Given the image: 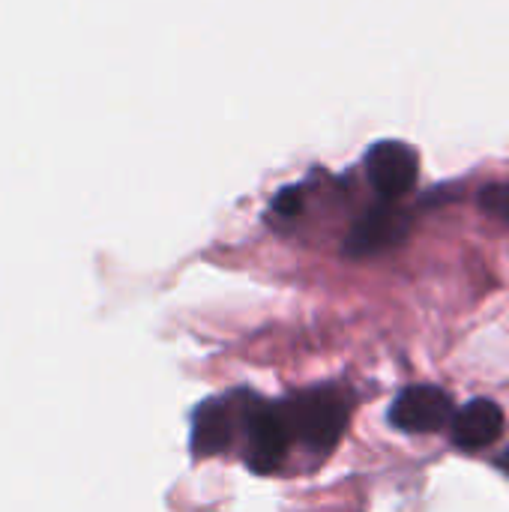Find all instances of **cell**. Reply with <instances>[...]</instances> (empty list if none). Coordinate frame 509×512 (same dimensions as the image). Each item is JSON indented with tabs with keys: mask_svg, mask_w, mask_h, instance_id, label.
I'll return each instance as SVG.
<instances>
[{
	"mask_svg": "<svg viewBox=\"0 0 509 512\" xmlns=\"http://www.w3.org/2000/svg\"><path fill=\"white\" fill-rule=\"evenodd\" d=\"M282 414L288 420L291 438H297L300 444H306L315 453H330L348 426L351 402L345 393H339L333 387H318V390H306V393L294 396L291 402H285Z\"/></svg>",
	"mask_w": 509,
	"mask_h": 512,
	"instance_id": "6da1fadb",
	"label": "cell"
},
{
	"mask_svg": "<svg viewBox=\"0 0 509 512\" xmlns=\"http://www.w3.org/2000/svg\"><path fill=\"white\" fill-rule=\"evenodd\" d=\"M243 423H246V462L252 471L267 474L273 471L291 444V429L288 420L282 414V405H264L255 402L243 411Z\"/></svg>",
	"mask_w": 509,
	"mask_h": 512,
	"instance_id": "7a4b0ae2",
	"label": "cell"
},
{
	"mask_svg": "<svg viewBox=\"0 0 509 512\" xmlns=\"http://www.w3.org/2000/svg\"><path fill=\"white\" fill-rule=\"evenodd\" d=\"M453 399L441 390V387H432V384H414V387H405L390 411H387V420L399 429V432H408V435H429V432H438L444 429L447 423H453Z\"/></svg>",
	"mask_w": 509,
	"mask_h": 512,
	"instance_id": "3957f363",
	"label": "cell"
},
{
	"mask_svg": "<svg viewBox=\"0 0 509 512\" xmlns=\"http://www.w3.org/2000/svg\"><path fill=\"white\" fill-rule=\"evenodd\" d=\"M420 171V156L405 141H378L366 153V174L369 183L387 198L396 201L414 189Z\"/></svg>",
	"mask_w": 509,
	"mask_h": 512,
	"instance_id": "277c9868",
	"label": "cell"
},
{
	"mask_svg": "<svg viewBox=\"0 0 509 512\" xmlns=\"http://www.w3.org/2000/svg\"><path fill=\"white\" fill-rule=\"evenodd\" d=\"M408 231H411V216L393 204H381L354 222V228L345 237V252L354 258L378 255L384 249L399 246L408 237Z\"/></svg>",
	"mask_w": 509,
	"mask_h": 512,
	"instance_id": "5b68a950",
	"label": "cell"
},
{
	"mask_svg": "<svg viewBox=\"0 0 509 512\" xmlns=\"http://www.w3.org/2000/svg\"><path fill=\"white\" fill-rule=\"evenodd\" d=\"M453 444L462 450H483L504 435L507 417L498 402L474 399L453 414Z\"/></svg>",
	"mask_w": 509,
	"mask_h": 512,
	"instance_id": "8992f818",
	"label": "cell"
},
{
	"mask_svg": "<svg viewBox=\"0 0 509 512\" xmlns=\"http://www.w3.org/2000/svg\"><path fill=\"white\" fill-rule=\"evenodd\" d=\"M231 408L222 399H207L192 411V432H189V447L192 456H216L228 450L231 444Z\"/></svg>",
	"mask_w": 509,
	"mask_h": 512,
	"instance_id": "52a82bcc",
	"label": "cell"
},
{
	"mask_svg": "<svg viewBox=\"0 0 509 512\" xmlns=\"http://www.w3.org/2000/svg\"><path fill=\"white\" fill-rule=\"evenodd\" d=\"M480 207H483L492 219L509 225V183H489V186L480 192Z\"/></svg>",
	"mask_w": 509,
	"mask_h": 512,
	"instance_id": "ba28073f",
	"label": "cell"
},
{
	"mask_svg": "<svg viewBox=\"0 0 509 512\" xmlns=\"http://www.w3.org/2000/svg\"><path fill=\"white\" fill-rule=\"evenodd\" d=\"M273 210L282 216H297L303 210V192L297 186H285L276 198H273Z\"/></svg>",
	"mask_w": 509,
	"mask_h": 512,
	"instance_id": "9c48e42d",
	"label": "cell"
},
{
	"mask_svg": "<svg viewBox=\"0 0 509 512\" xmlns=\"http://www.w3.org/2000/svg\"><path fill=\"white\" fill-rule=\"evenodd\" d=\"M501 468H504V471H507V474H509V447H507V453L501 456Z\"/></svg>",
	"mask_w": 509,
	"mask_h": 512,
	"instance_id": "30bf717a",
	"label": "cell"
}]
</instances>
